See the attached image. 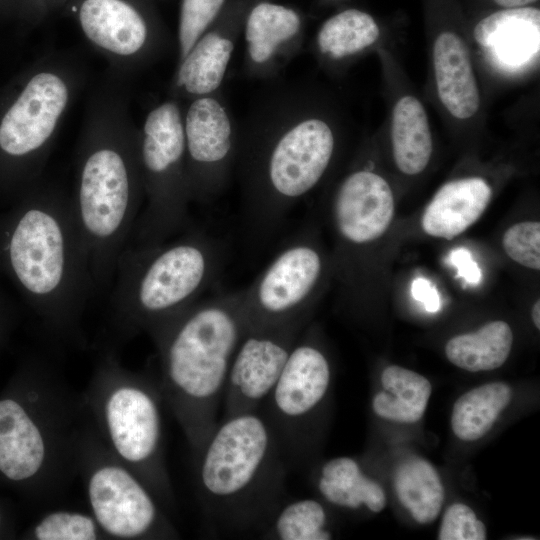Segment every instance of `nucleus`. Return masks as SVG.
<instances>
[{"mask_svg": "<svg viewBox=\"0 0 540 540\" xmlns=\"http://www.w3.org/2000/svg\"><path fill=\"white\" fill-rule=\"evenodd\" d=\"M129 82L107 71L88 100L76 150L70 198L96 291L113 281L144 204Z\"/></svg>", "mask_w": 540, "mask_h": 540, "instance_id": "obj_1", "label": "nucleus"}, {"mask_svg": "<svg viewBox=\"0 0 540 540\" xmlns=\"http://www.w3.org/2000/svg\"><path fill=\"white\" fill-rule=\"evenodd\" d=\"M278 92V91H277ZM336 136L322 116L307 110L296 90L268 98L239 131L236 158L244 221L264 240L326 174Z\"/></svg>", "mask_w": 540, "mask_h": 540, "instance_id": "obj_2", "label": "nucleus"}, {"mask_svg": "<svg viewBox=\"0 0 540 540\" xmlns=\"http://www.w3.org/2000/svg\"><path fill=\"white\" fill-rule=\"evenodd\" d=\"M199 453V487L212 530L260 534L287 499L289 470L260 410L222 417Z\"/></svg>", "mask_w": 540, "mask_h": 540, "instance_id": "obj_3", "label": "nucleus"}, {"mask_svg": "<svg viewBox=\"0 0 540 540\" xmlns=\"http://www.w3.org/2000/svg\"><path fill=\"white\" fill-rule=\"evenodd\" d=\"M5 233L4 251L14 277L33 304L52 320L76 314L95 289L86 246L70 193L40 179Z\"/></svg>", "mask_w": 540, "mask_h": 540, "instance_id": "obj_4", "label": "nucleus"}, {"mask_svg": "<svg viewBox=\"0 0 540 540\" xmlns=\"http://www.w3.org/2000/svg\"><path fill=\"white\" fill-rule=\"evenodd\" d=\"M247 328L237 290L198 300L152 329L169 385L199 452L218 423L230 364Z\"/></svg>", "mask_w": 540, "mask_h": 540, "instance_id": "obj_5", "label": "nucleus"}, {"mask_svg": "<svg viewBox=\"0 0 540 540\" xmlns=\"http://www.w3.org/2000/svg\"><path fill=\"white\" fill-rule=\"evenodd\" d=\"M87 79L72 52L43 54L0 93V171L26 190L42 179L62 122Z\"/></svg>", "mask_w": 540, "mask_h": 540, "instance_id": "obj_6", "label": "nucleus"}, {"mask_svg": "<svg viewBox=\"0 0 540 540\" xmlns=\"http://www.w3.org/2000/svg\"><path fill=\"white\" fill-rule=\"evenodd\" d=\"M222 243L194 227L150 247L126 246L114 273L115 309L154 329L197 302L218 279Z\"/></svg>", "mask_w": 540, "mask_h": 540, "instance_id": "obj_7", "label": "nucleus"}, {"mask_svg": "<svg viewBox=\"0 0 540 540\" xmlns=\"http://www.w3.org/2000/svg\"><path fill=\"white\" fill-rule=\"evenodd\" d=\"M183 112L184 102L168 97L148 111L139 127L144 204L126 246H154L193 227Z\"/></svg>", "mask_w": 540, "mask_h": 540, "instance_id": "obj_8", "label": "nucleus"}, {"mask_svg": "<svg viewBox=\"0 0 540 540\" xmlns=\"http://www.w3.org/2000/svg\"><path fill=\"white\" fill-rule=\"evenodd\" d=\"M62 11L108 62L130 78L171 46V37L151 0H67Z\"/></svg>", "mask_w": 540, "mask_h": 540, "instance_id": "obj_9", "label": "nucleus"}, {"mask_svg": "<svg viewBox=\"0 0 540 540\" xmlns=\"http://www.w3.org/2000/svg\"><path fill=\"white\" fill-rule=\"evenodd\" d=\"M325 353L305 333L294 344L284 369L260 412L267 420L289 469L307 456L316 411L329 390Z\"/></svg>", "mask_w": 540, "mask_h": 540, "instance_id": "obj_10", "label": "nucleus"}, {"mask_svg": "<svg viewBox=\"0 0 540 540\" xmlns=\"http://www.w3.org/2000/svg\"><path fill=\"white\" fill-rule=\"evenodd\" d=\"M323 256L306 235H294L247 287L240 289L248 328L308 316L321 285Z\"/></svg>", "mask_w": 540, "mask_h": 540, "instance_id": "obj_11", "label": "nucleus"}, {"mask_svg": "<svg viewBox=\"0 0 540 540\" xmlns=\"http://www.w3.org/2000/svg\"><path fill=\"white\" fill-rule=\"evenodd\" d=\"M185 168L192 202L207 204L227 187L239 129L219 92L184 102Z\"/></svg>", "mask_w": 540, "mask_h": 540, "instance_id": "obj_12", "label": "nucleus"}, {"mask_svg": "<svg viewBox=\"0 0 540 540\" xmlns=\"http://www.w3.org/2000/svg\"><path fill=\"white\" fill-rule=\"evenodd\" d=\"M307 317L247 328L232 358L224 388L223 417L259 411L278 381Z\"/></svg>", "mask_w": 540, "mask_h": 540, "instance_id": "obj_13", "label": "nucleus"}, {"mask_svg": "<svg viewBox=\"0 0 540 540\" xmlns=\"http://www.w3.org/2000/svg\"><path fill=\"white\" fill-rule=\"evenodd\" d=\"M257 0H229L212 25L176 62L168 97L188 102L220 91L249 8Z\"/></svg>", "mask_w": 540, "mask_h": 540, "instance_id": "obj_14", "label": "nucleus"}, {"mask_svg": "<svg viewBox=\"0 0 540 540\" xmlns=\"http://www.w3.org/2000/svg\"><path fill=\"white\" fill-rule=\"evenodd\" d=\"M303 29V17L294 7L273 0L254 2L242 30L246 76L276 77L298 52Z\"/></svg>", "mask_w": 540, "mask_h": 540, "instance_id": "obj_15", "label": "nucleus"}, {"mask_svg": "<svg viewBox=\"0 0 540 540\" xmlns=\"http://www.w3.org/2000/svg\"><path fill=\"white\" fill-rule=\"evenodd\" d=\"M394 216V198L387 181L370 169L350 172L337 187L332 219L340 240L362 246L380 238Z\"/></svg>", "mask_w": 540, "mask_h": 540, "instance_id": "obj_16", "label": "nucleus"}, {"mask_svg": "<svg viewBox=\"0 0 540 540\" xmlns=\"http://www.w3.org/2000/svg\"><path fill=\"white\" fill-rule=\"evenodd\" d=\"M89 498L96 519L111 535L140 536L157 522L150 495L120 467L107 466L95 472L89 482Z\"/></svg>", "mask_w": 540, "mask_h": 540, "instance_id": "obj_17", "label": "nucleus"}, {"mask_svg": "<svg viewBox=\"0 0 540 540\" xmlns=\"http://www.w3.org/2000/svg\"><path fill=\"white\" fill-rule=\"evenodd\" d=\"M473 36L496 68L518 73L538 59L540 10L524 6L494 12L476 24Z\"/></svg>", "mask_w": 540, "mask_h": 540, "instance_id": "obj_18", "label": "nucleus"}, {"mask_svg": "<svg viewBox=\"0 0 540 540\" xmlns=\"http://www.w3.org/2000/svg\"><path fill=\"white\" fill-rule=\"evenodd\" d=\"M106 417L112 442L127 461L141 463L157 452L160 415L155 400L135 387H123L111 394Z\"/></svg>", "mask_w": 540, "mask_h": 540, "instance_id": "obj_19", "label": "nucleus"}, {"mask_svg": "<svg viewBox=\"0 0 540 540\" xmlns=\"http://www.w3.org/2000/svg\"><path fill=\"white\" fill-rule=\"evenodd\" d=\"M492 196L481 177L445 183L424 210L421 226L430 236L452 239L472 226L486 210Z\"/></svg>", "mask_w": 540, "mask_h": 540, "instance_id": "obj_20", "label": "nucleus"}, {"mask_svg": "<svg viewBox=\"0 0 540 540\" xmlns=\"http://www.w3.org/2000/svg\"><path fill=\"white\" fill-rule=\"evenodd\" d=\"M433 65L440 101L458 119L475 115L480 95L469 51L453 32L439 34L433 47Z\"/></svg>", "mask_w": 540, "mask_h": 540, "instance_id": "obj_21", "label": "nucleus"}, {"mask_svg": "<svg viewBox=\"0 0 540 540\" xmlns=\"http://www.w3.org/2000/svg\"><path fill=\"white\" fill-rule=\"evenodd\" d=\"M41 433L14 400L0 401V471L12 480L33 476L44 460Z\"/></svg>", "mask_w": 540, "mask_h": 540, "instance_id": "obj_22", "label": "nucleus"}, {"mask_svg": "<svg viewBox=\"0 0 540 540\" xmlns=\"http://www.w3.org/2000/svg\"><path fill=\"white\" fill-rule=\"evenodd\" d=\"M316 487L328 503L340 508L357 510L365 506L380 512L386 505L382 487L366 476L351 457H336L322 464Z\"/></svg>", "mask_w": 540, "mask_h": 540, "instance_id": "obj_23", "label": "nucleus"}, {"mask_svg": "<svg viewBox=\"0 0 540 540\" xmlns=\"http://www.w3.org/2000/svg\"><path fill=\"white\" fill-rule=\"evenodd\" d=\"M393 156L404 174L422 172L432 154V136L422 103L413 96L400 98L393 109L391 124Z\"/></svg>", "mask_w": 540, "mask_h": 540, "instance_id": "obj_24", "label": "nucleus"}, {"mask_svg": "<svg viewBox=\"0 0 540 540\" xmlns=\"http://www.w3.org/2000/svg\"><path fill=\"white\" fill-rule=\"evenodd\" d=\"M381 384L385 392L377 393L372 401L377 416L401 423H415L422 418L432 392L427 378L392 365L382 372Z\"/></svg>", "mask_w": 540, "mask_h": 540, "instance_id": "obj_25", "label": "nucleus"}, {"mask_svg": "<svg viewBox=\"0 0 540 540\" xmlns=\"http://www.w3.org/2000/svg\"><path fill=\"white\" fill-rule=\"evenodd\" d=\"M513 333L504 321H492L473 333L454 336L445 345L447 359L470 372L499 368L507 360Z\"/></svg>", "mask_w": 540, "mask_h": 540, "instance_id": "obj_26", "label": "nucleus"}, {"mask_svg": "<svg viewBox=\"0 0 540 540\" xmlns=\"http://www.w3.org/2000/svg\"><path fill=\"white\" fill-rule=\"evenodd\" d=\"M394 488L401 504L420 524L433 522L444 500V487L436 469L427 460L411 457L394 473Z\"/></svg>", "mask_w": 540, "mask_h": 540, "instance_id": "obj_27", "label": "nucleus"}, {"mask_svg": "<svg viewBox=\"0 0 540 540\" xmlns=\"http://www.w3.org/2000/svg\"><path fill=\"white\" fill-rule=\"evenodd\" d=\"M380 36L375 19L359 9L340 11L320 26L316 35L318 53L328 60H344L372 46Z\"/></svg>", "mask_w": 540, "mask_h": 540, "instance_id": "obj_28", "label": "nucleus"}, {"mask_svg": "<svg viewBox=\"0 0 540 540\" xmlns=\"http://www.w3.org/2000/svg\"><path fill=\"white\" fill-rule=\"evenodd\" d=\"M511 399L512 389L504 382L487 383L466 392L453 406L451 427L454 434L464 441L483 437Z\"/></svg>", "mask_w": 540, "mask_h": 540, "instance_id": "obj_29", "label": "nucleus"}, {"mask_svg": "<svg viewBox=\"0 0 540 540\" xmlns=\"http://www.w3.org/2000/svg\"><path fill=\"white\" fill-rule=\"evenodd\" d=\"M324 505L315 499H286L259 534L272 540H328L332 533L327 526Z\"/></svg>", "mask_w": 540, "mask_h": 540, "instance_id": "obj_30", "label": "nucleus"}, {"mask_svg": "<svg viewBox=\"0 0 540 540\" xmlns=\"http://www.w3.org/2000/svg\"><path fill=\"white\" fill-rule=\"evenodd\" d=\"M229 0H180L176 35L177 62L212 25Z\"/></svg>", "mask_w": 540, "mask_h": 540, "instance_id": "obj_31", "label": "nucleus"}, {"mask_svg": "<svg viewBox=\"0 0 540 540\" xmlns=\"http://www.w3.org/2000/svg\"><path fill=\"white\" fill-rule=\"evenodd\" d=\"M506 254L524 267L540 269V223L525 221L511 226L503 235Z\"/></svg>", "mask_w": 540, "mask_h": 540, "instance_id": "obj_32", "label": "nucleus"}, {"mask_svg": "<svg viewBox=\"0 0 540 540\" xmlns=\"http://www.w3.org/2000/svg\"><path fill=\"white\" fill-rule=\"evenodd\" d=\"M40 540L96 539L93 520L82 514L55 512L45 517L35 528Z\"/></svg>", "mask_w": 540, "mask_h": 540, "instance_id": "obj_33", "label": "nucleus"}, {"mask_svg": "<svg viewBox=\"0 0 540 540\" xmlns=\"http://www.w3.org/2000/svg\"><path fill=\"white\" fill-rule=\"evenodd\" d=\"M487 529L474 511L462 503H454L445 511L438 539L440 540H484Z\"/></svg>", "mask_w": 540, "mask_h": 540, "instance_id": "obj_34", "label": "nucleus"}, {"mask_svg": "<svg viewBox=\"0 0 540 540\" xmlns=\"http://www.w3.org/2000/svg\"><path fill=\"white\" fill-rule=\"evenodd\" d=\"M67 0H19V19L29 26H37L58 11Z\"/></svg>", "mask_w": 540, "mask_h": 540, "instance_id": "obj_35", "label": "nucleus"}, {"mask_svg": "<svg viewBox=\"0 0 540 540\" xmlns=\"http://www.w3.org/2000/svg\"><path fill=\"white\" fill-rule=\"evenodd\" d=\"M447 262L456 268L457 277L462 278L466 283L478 285L481 282V269L467 248L453 249L448 255Z\"/></svg>", "mask_w": 540, "mask_h": 540, "instance_id": "obj_36", "label": "nucleus"}, {"mask_svg": "<svg viewBox=\"0 0 540 540\" xmlns=\"http://www.w3.org/2000/svg\"><path fill=\"white\" fill-rule=\"evenodd\" d=\"M411 295L428 312L435 313L441 308L439 292L436 286L427 278L418 277L413 280Z\"/></svg>", "mask_w": 540, "mask_h": 540, "instance_id": "obj_37", "label": "nucleus"}, {"mask_svg": "<svg viewBox=\"0 0 540 540\" xmlns=\"http://www.w3.org/2000/svg\"><path fill=\"white\" fill-rule=\"evenodd\" d=\"M0 16L19 18V0H0Z\"/></svg>", "mask_w": 540, "mask_h": 540, "instance_id": "obj_38", "label": "nucleus"}, {"mask_svg": "<svg viewBox=\"0 0 540 540\" xmlns=\"http://www.w3.org/2000/svg\"><path fill=\"white\" fill-rule=\"evenodd\" d=\"M492 1L504 8H517V7L528 6L529 4L537 0H492Z\"/></svg>", "mask_w": 540, "mask_h": 540, "instance_id": "obj_39", "label": "nucleus"}, {"mask_svg": "<svg viewBox=\"0 0 540 540\" xmlns=\"http://www.w3.org/2000/svg\"><path fill=\"white\" fill-rule=\"evenodd\" d=\"M531 316H532V320L536 328L540 329V301L539 300H537L534 303L532 307V311H531Z\"/></svg>", "mask_w": 540, "mask_h": 540, "instance_id": "obj_40", "label": "nucleus"}, {"mask_svg": "<svg viewBox=\"0 0 540 540\" xmlns=\"http://www.w3.org/2000/svg\"><path fill=\"white\" fill-rule=\"evenodd\" d=\"M330 1H337V0H330Z\"/></svg>", "mask_w": 540, "mask_h": 540, "instance_id": "obj_41", "label": "nucleus"}, {"mask_svg": "<svg viewBox=\"0 0 540 540\" xmlns=\"http://www.w3.org/2000/svg\"><path fill=\"white\" fill-rule=\"evenodd\" d=\"M1 520V519H0Z\"/></svg>", "mask_w": 540, "mask_h": 540, "instance_id": "obj_42", "label": "nucleus"}]
</instances>
